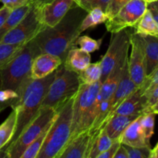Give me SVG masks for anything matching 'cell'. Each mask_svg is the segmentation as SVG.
Returning a JSON list of instances; mask_svg holds the SVG:
<instances>
[{"instance_id":"1","label":"cell","mask_w":158,"mask_h":158,"mask_svg":"<svg viewBox=\"0 0 158 158\" xmlns=\"http://www.w3.org/2000/svg\"><path fill=\"white\" fill-rule=\"evenodd\" d=\"M86 14V11L74 4L58 24L39 32L33 40L41 53L53 54L63 63L68 52L77 46L76 40L81 34L80 25Z\"/></svg>"},{"instance_id":"2","label":"cell","mask_w":158,"mask_h":158,"mask_svg":"<svg viewBox=\"0 0 158 158\" xmlns=\"http://www.w3.org/2000/svg\"><path fill=\"white\" fill-rule=\"evenodd\" d=\"M56 74V70L42 79L31 78L26 84L16 110V125L14 135L8 145L17 140L25 128L38 114L42 103ZM7 145V146H8Z\"/></svg>"},{"instance_id":"3","label":"cell","mask_w":158,"mask_h":158,"mask_svg":"<svg viewBox=\"0 0 158 158\" xmlns=\"http://www.w3.org/2000/svg\"><path fill=\"white\" fill-rule=\"evenodd\" d=\"M41 53L35 40L26 43L8 64L0 69V89H11L20 98L31 77L32 61Z\"/></svg>"},{"instance_id":"4","label":"cell","mask_w":158,"mask_h":158,"mask_svg":"<svg viewBox=\"0 0 158 158\" xmlns=\"http://www.w3.org/2000/svg\"><path fill=\"white\" fill-rule=\"evenodd\" d=\"M101 83L100 80H98L89 85L80 84L74 98L72 127L69 141L92 127L97 112L96 100Z\"/></svg>"},{"instance_id":"5","label":"cell","mask_w":158,"mask_h":158,"mask_svg":"<svg viewBox=\"0 0 158 158\" xmlns=\"http://www.w3.org/2000/svg\"><path fill=\"white\" fill-rule=\"evenodd\" d=\"M75 96L57 112L36 158H58L68 143L71 134Z\"/></svg>"},{"instance_id":"6","label":"cell","mask_w":158,"mask_h":158,"mask_svg":"<svg viewBox=\"0 0 158 158\" xmlns=\"http://www.w3.org/2000/svg\"><path fill=\"white\" fill-rule=\"evenodd\" d=\"M80 84L77 73L66 69L63 64L60 65L45 96L41 108H51L58 112L77 94Z\"/></svg>"},{"instance_id":"7","label":"cell","mask_w":158,"mask_h":158,"mask_svg":"<svg viewBox=\"0 0 158 158\" xmlns=\"http://www.w3.org/2000/svg\"><path fill=\"white\" fill-rule=\"evenodd\" d=\"M57 112L51 108H40L38 114L25 128L15 141L8 145L5 156L9 158H20L27 147L40 136L52 121Z\"/></svg>"},{"instance_id":"8","label":"cell","mask_w":158,"mask_h":158,"mask_svg":"<svg viewBox=\"0 0 158 158\" xmlns=\"http://www.w3.org/2000/svg\"><path fill=\"white\" fill-rule=\"evenodd\" d=\"M45 28L40 19L39 6L33 4L27 15L3 37L0 43H27Z\"/></svg>"},{"instance_id":"9","label":"cell","mask_w":158,"mask_h":158,"mask_svg":"<svg viewBox=\"0 0 158 158\" xmlns=\"http://www.w3.org/2000/svg\"><path fill=\"white\" fill-rule=\"evenodd\" d=\"M147 7L148 3L145 0H131L105 22L106 30L115 33L129 27H134L146 12Z\"/></svg>"},{"instance_id":"10","label":"cell","mask_w":158,"mask_h":158,"mask_svg":"<svg viewBox=\"0 0 158 158\" xmlns=\"http://www.w3.org/2000/svg\"><path fill=\"white\" fill-rule=\"evenodd\" d=\"M131 32L127 29L112 33L107 51L100 60L102 73L100 80L101 83L107 78L120 59L128 53L131 47Z\"/></svg>"},{"instance_id":"11","label":"cell","mask_w":158,"mask_h":158,"mask_svg":"<svg viewBox=\"0 0 158 158\" xmlns=\"http://www.w3.org/2000/svg\"><path fill=\"white\" fill-rule=\"evenodd\" d=\"M131 52L128 59L130 75L134 83L140 87L147 77L144 44L141 35L131 33Z\"/></svg>"},{"instance_id":"12","label":"cell","mask_w":158,"mask_h":158,"mask_svg":"<svg viewBox=\"0 0 158 158\" xmlns=\"http://www.w3.org/2000/svg\"><path fill=\"white\" fill-rule=\"evenodd\" d=\"M73 6V0H53L43 6H38L40 19L46 27H53Z\"/></svg>"},{"instance_id":"13","label":"cell","mask_w":158,"mask_h":158,"mask_svg":"<svg viewBox=\"0 0 158 158\" xmlns=\"http://www.w3.org/2000/svg\"><path fill=\"white\" fill-rule=\"evenodd\" d=\"M91 138L89 129L83 131L66 143L58 158H87Z\"/></svg>"},{"instance_id":"14","label":"cell","mask_w":158,"mask_h":158,"mask_svg":"<svg viewBox=\"0 0 158 158\" xmlns=\"http://www.w3.org/2000/svg\"><path fill=\"white\" fill-rule=\"evenodd\" d=\"M63 64L61 59L50 53H40L32 61L31 77L33 79H42L56 70Z\"/></svg>"},{"instance_id":"15","label":"cell","mask_w":158,"mask_h":158,"mask_svg":"<svg viewBox=\"0 0 158 158\" xmlns=\"http://www.w3.org/2000/svg\"><path fill=\"white\" fill-rule=\"evenodd\" d=\"M128 58H129L128 53L125 54L123 56H122L120 59V60L117 62L115 67L113 69L110 73L109 74L107 78L101 83L98 95L97 97V100H96L97 105L99 104L102 100H107V99L111 98L113 97L117 84L120 81V77H121L124 65Z\"/></svg>"},{"instance_id":"16","label":"cell","mask_w":158,"mask_h":158,"mask_svg":"<svg viewBox=\"0 0 158 158\" xmlns=\"http://www.w3.org/2000/svg\"><path fill=\"white\" fill-rule=\"evenodd\" d=\"M140 116L131 122L120 134L118 138L120 143L135 148H151V143L145 138L140 126Z\"/></svg>"},{"instance_id":"17","label":"cell","mask_w":158,"mask_h":158,"mask_svg":"<svg viewBox=\"0 0 158 158\" xmlns=\"http://www.w3.org/2000/svg\"><path fill=\"white\" fill-rule=\"evenodd\" d=\"M143 94L141 88L139 87L117 106L114 114L127 116L143 114L146 109L147 102Z\"/></svg>"},{"instance_id":"18","label":"cell","mask_w":158,"mask_h":158,"mask_svg":"<svg viewBox=\"0 0 158 158\" xmlns=\"http://www.w3.org/2000/svg\"><path fill=\"white\" fill-rule=\"evenodd\" d=\"M138 88L139 87L134 83V82L131 79V75H130L127 60L126 63H125L124 67H123V73H122L120 81H119L117 88H116L115 92H114V95H113V109H114V112L117 109V106L127 97H128L131 94L135 92Z\"/></svg>"},{"instance_id":"19","label":"cell","mask_w":158,"mask_h":158,"mask_svg":"<svg viewBox=\"0 0 158 158\" xmlns=\"http://www.w3.org/2000/svg\"><path fill=\"white\" fill-rule=\"evenodd\" d=\"M91 56L89 52L79 48H72L63 63L66 69L80 73L89 65Z\"/></svg>"},{"instance_id":"20","label":"cell","mask_w":158,"mask_h":158,"mask_svg":"<svg viewBox=\"0 0 158 158\" xmlns=\"http://www.w3.org/2000/svg\"><path fill=\"white\" fill-rule=\"evenodd\" d=\"M139 116L113 114L105 126V131L113 140H117L127 127Z\"/></svg>"},{"instance_id":"21","label":"cell","mask_w":158,"mask_h":158,"mask_svg":"<svg viewBox=\"0 0 158 158\" xmlns=\"http://www.w3.org/2000/svg\"><path fill=\"white\" fill-rule=\"evenodd\" d=\"M143 40L146 58L147 77L158 67V36L141 35Z\"/></svg>"},{"instance_id":"22","label":"cell","mask_w":158,"mask_h":158,"mask_svg":"<svg viewBox=\"0 0 158 158\" xmlns=\"http://www.w3.org/2000/svg\"><path fill=\"white\" fill-rule=\"evenodd\" d=\"M113 142L114 140L106 134L105 127L93 134L87 158H97L99 154L106 151L112 145Z\"/></svg>"},{"instance_id":"23","label":"cell","mask_w":158,"mask_h":158,"mask_svg":"<svg viewBox=\"0 0 158 158\" xmlns=\"http://www.w3.org/2000/svg\"><path fill=\"white\" fill-rule=\"evenodd\" d=\"M32 3L29 2L22 7L15 9L11 12L7 19L5 21L2 26L0 27V42L2 40L3 37L11 30L13 29L31 10L32 7Z\"/></svg>"},{"instance_id":"24","label":"cell","mask_w":158,"mask_h":158,"mask_svg":"<svg viewBox=\"0 0 158 158\" xmlns=\"http://www.w3.org/2000/svg\"><path fill=\"white\" fill-rule=\"evenodd\" d=\"M16 110L12 109L9 117L0 125V151L9 144L13 137L16 125Z\"/></svg>"},{"instance_id":"25","label":"cell","mask_w":158,"mask_h":158,"mask_svg":"<svg viewBox=\"0 0 158 158\" xmlns=\"http://www.w3.org/2000/svg\"><path fill=\"white\" fill-rule=\"evenodd\" d=\"M135 33L140 35L158 36V26L151 12L147 9L141 18L134 26Z\"/></svg>"},{"instance_id":"26","label":"cell","mask_w":158,"mask_h":158,"mask_svg":"<svg viewBox=\"0 0 158 158\" xmlns=\"http://www.w3.org/2000/svg\"><path fill=\"white\" fill-rule=\"evenodd\" d=\"M108 15L106 12L102 10L100 8H95L87 12L86 16L83 18L80 25V32H83L88 29H93L96 26L105 23L108 19Z\"/></svg>"},{"instance_id":"27","label":"cell","mask_w":158,"mask_h":158,"mask_svg":"<svg viewBox=\"0 0 158 158\" xmlns=\"http://www.w3.org/2000/svg\"><path fill=\"white\" fill-rule=\"evenodd\" d=\"M29 43V42H28ZM26 43H0V69L9 63Z\"/></svg>"},{"instance_id":"28","label":"cell","mask_w":158,"mask_h":158,"mask_svg":"<svg viewBox=\"0 0 158 158\" xmlns=\"http://www.w3.org/2000/svg\"><path fill=\"white\" fill-rule=\"evenodd\" d=\"M102 73L100 61L89 63V66L79 74L81 84H92L100 80Z\"/></svg>"},{"instance_id":"29","label":"cell","mask_w":158,"mask_h":158,"mask_svg":"<svg viewBox=\"0 0 158 158\" xmlns=\"http://www.w3.org/2000/svg\"><path fill=\"white\" fill-rule=\"evenodd\" d=\"M56 116L54 117V118L52 119V121L49 123V124L46 126V127L43 130V132L40 134L38 137L36 139L33 140L29 146L27 147V148L26 149V151H24L23 154H22L21 157L20 158H36L37 155L40 153V149H41L42 146H43V143H44V140L46 139V135L48 134V131H49V128H50L51 125H52V122H53L54 119H55Z\"/></svg>"},{"instance_id":"30","label":"cell","mask_w":158,"mask_h":158,"mask_svg":"<svg viewBox=\"0 0 158 158\" xmlns=\"http://www.w3.org/2000/svg\"><path fill=\"white\" fill-rule=\"evenodd\" d=\"M155 114L152 112L145 113L140 116V126L144 137L150 142L151 137L154 134V123H155Z\"/></svg>"},{"instance_id":"31","label":"cell","mask_w":158,"mask_h":158,"mask_svg":"<svg viewBox=\"0 0 158 158\" xmlns=\"http://www.w3.org/2000/svg\"><path fill=\"white\" fill-rule=\"evenodd\" d=\"M102 40H103V38L94 40L87 35H82V36H79L76 40V45L80 46V49L83 50L91 53L100 49L102 44Z\"/></svg>"},{"instance_id":"32","label":"cell","mask_w":158,"mask_h":158,"mask_svg":"<svg viewBox=\"0 0 158 158\" xmlns=\"http://www.w3.org/2000/svg\"><path fill=\"white\" fill-rule=\"evenodd\" d=\"M74 4L82 8L86 12H89L95 8H100L106 12L110 0H73Z\"/></svg>"},{"instance_id":"33","label":"cell","mask_w":158,"mask_h":158,"mask_svg":"<svg viewBox=\"0 0 158 158\" xmlns=\"http://www.w3.org/2000/svg\"><path fill=\"white\" fill-rule=\"evenodd\" d=\"M158 84V67L151 75L148 76L146 77V80L143 82V85L140 86L141 89L143 90V97L146 98L148 97L150 93L152 91V89Z\"/></svg>"},{"instance_id":"34","label":"cell","mask_w":158,"mask_h":158,"mask_svg":"<svg viewBox=\"0 0 158 158\" xmlns=\"http://www.w3.org/2000/svg\"><path fill=\"white\" fill-rule=\"evenodd\" d=\"M126 148L128 154V158H149L151 155V148H135L128 145L123 144Z\"/></svg>"},{"instance_id":"35","label":"cell","mask_w":158,"mask_h":158,"mask_svg":"<svg viewBox=\"0 0 158 158\" xmlns=\"http://www.w3.org/2000/svg\"><path fill=\"white\" fill-rule=\"evenodd\" d=\"M129 1H131V0H110L107 10H106V14H107L108 17L111 18L112 16H114Z\"/></svg>"},{"instance_id":"36","label":"cell","mask_w":158,"mask_h":158,"mask_svg":"<svg viewBox=\"0 0 158 158\" xmlns=\"http://www.w3.org/2000/svg\"><path fill=\"white\" fill-rule=\"evenodd\" d=\"M120 145V142L119 141V140H114L112 145L106 150L104 152L101 153L100 154H99L97 156V158H114V154H116L117 151L118 150L119 147Z\"/></svg>"},{"instance_id":"37","label":"cell","mask_w":158,"mask_h":158,"mask_svg":"<svg viewBox=\"0 0 158 158\" xmlns=\"http://www.w3.org/2000/svg\"><path fill=\"white\" fill-rule=\"evenodd\" d=\"M0 2L12 11L29 3V0H0Z\"/></svg>"},{"instance_id":"38","label":"cell","mask_w":158,"mask_h":158,"mask_svg":"<svg viewBox=\"0 0 158 158\" xmlns=\"http://www.w3.org/2000/svg\"><path fill=\"white\" fill-rule=\"evenodd\" d=\"M158 100V84L154 89H152L148 97H147V102H146V109H145L144 113H148L149 111L150 108Z\"/></svg>"},{"instance_id":"39","label":"cell","mask_w":158,"mask_h":158,"mask_svg":"<svg viewBox=\"0 0 158 158\" xmlns=\"http://www.w3.org/2000/svg\"><path fill=\"white\" fill-rule=\"evenodd\" d=\"M147 9L151 12L153 18L155 20L158 26V1L154 2L148 3V7Z\"/></svg>"},{"instance_id":"40","label":"cell","mask_w":158,"mask_h":158,"mask_svg":"<svg viewBox=\"0 0 158 158\" xmlns=\"http://www.w3.org/2000/svg\"><path fill=\"white\" fill-rule=\"evenodd\" d=\"M11 12H12V10H10L9 8H7L5 6H3L2 8H0V27L2 26V24L5 23V21L7 19L9 14L11 13Z\"/></svg>"},{"instance_id":"41","label":"cell","mask_w":158,"mask_h":158,"mask_svg":"<svg viewBox=\"0 0 158 158\" xmlns=\"http://www.w3.org/2000/svg\"><path fill=\"white\" fill-rule=\"evenodd\" d=\"M114 158H128V154L127 152L126 148H124L122 143H120L118 150L117 151L116 154H114Z\"/></svg>"},{"instance_id":"42","label":"cell","mask_w":158,"mask_h":158,"mask_svg":"<svg viewBox=\"0 0 158 158\" xmlns=\"http://www.w3.org/2000/svg\"><path fill=\"white\" fill-rule=\"evenodd\" d=\"M53 0H29V2L32 3V4L35 5V6H43V5L46 4V3H49L52 2Z\"/></svg>"},{"instance_id":"43","label":"cell","mask_w":158,"mask_h":158,"mask_svg":"<svg viewBox=\"0 0 158 158\" xmlns=\"http://www.w3.org/2000/svg\"><path fill=\"white\" fill-rule=\"evenodd\" d=\"M150 158H158V143L155 148L151 150Z\"/></svg>"},{"instance_id":"44","label":"cell","mask_w":158,"mask_h":158,"mask_svg":"<svg viewBox=\"0 0 158 158\" xmlns=\"http://www.w3.org/2000/svg\"><path fill=\"white\" fill-rule=\"evenodd\" d=\"M148 112H152L155 114H158V100L155 103H154V105H153L152 106H151V108H150V110Z\"/></svg>"},{"instance_id":"45","label":"cell","mask_w":158,"mask_h":158,"mask_svg":"<svg viewBox=\"0 0 158 158\" xmlns=\"http://www.w3.org/2000/svg\"><path fill=\"white\" fill-rule=\"evenodd\" d=\"M158 0H145L147 3H151V2H157Z\"/></svg>"}]
</instances>
